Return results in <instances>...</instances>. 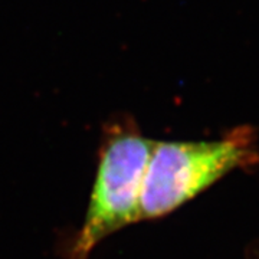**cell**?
<instances>
[{"instance_id": "cell-2", "label": "cell", "mask_w": 259, "mask_h": 259, "mask_svg": "<svg viewBox=\"0 0 259 259\" xmlns=\"http://www.w3.org/2000/svg\"><path fill=\"white\" fill-rule=\"evenodd\" d=\"M154 143L130 130L107 139L72 259H87L111 233L141 221L140 199Z\"/></svg>"}, {"instance_id": "cell-1", "label": "cell", "mask_w": 259, "mask_h": 259, "mask_svg": "<svg viewBox=\"0 0 259 259\" xmlns=\"http://www.w3.org/2000/svg\"><path fill=\"white\" fill-rule=\"evenodd\" d=\"M252 156L250 139L243 133L219 141H156L143 182L140 218L156 219L176 210Z\"/></svg>"}]
</instances>
